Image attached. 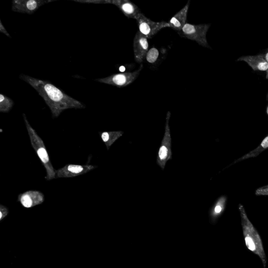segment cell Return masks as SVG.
<instances>
[{"label":"cell","mask_w":268,"mask_h":268,"mask_svg":"<svg viewBox=\"0 0 268 268\" xmlns=\"http://www.w3.org/2000/svg\"><path fill=\"white\" fill-rule=\"evenodd\" d=\"M134 57L137 63L141 64L146 58L148 51V39L138 31L134 39Z\"/></svg>","instance_id":"11"},{"label":"cell","mask_w":268,"mask_h":268,"mask_svg":"<svg viewBox=\"0 0 268 268\" xmlns=\"http://www.w3.org/2000/svg\"><path fill=\"white\" fill-rule=\"evenodd\" d=\"M239 210L246 246L250 251L260 257L264 268H266L267 258L261 236L248 219L242 204L239 205Z\"/></svg>","instance_id":"2"},{"label":"cell","mask_w":268,"mask_h":268,"mask_svg":"<svg viewBox=\"0 0 268 268\" xmlns=\"http://www.w3.org/2000/svg\"><path fill=\"white\" fill-rule=\"evenodd\" d=\"M158 57V50L155 48H153L148 50L146 58L149 63L153 64L157 61Z\"/></svg>","instance_id":"19"},{"label":"cell","mask_w":268,"mask_h":268,"mask_svg":"<svg viewBox=\"0 0 268 268\" xmlns=\"http://www.w3.org/2000/svg\"><path fill=\"white\" fill-rule=\"evenodd\" d=\"M237 60L246 62L254 71H267L268 70V62L260 55L243 56Z\"/></svg>","instance_id":"14"},{"label":"cell","mask_w":268,"mask_h":268,"mask_svg":"<svg viewBox=\"0 0 268 268\" xmlns=\"http://www.w3.org/2000/svg\"><path fill=\"white\" fill-rule=\"evenodd\" d=\"M255 193L257 195H268V185L260 187L256 191Z\"/></svg>","instance_id":"21"},{"label":"cell","mask_w":268,"mask_h":268,"mask_svg":"<svg viewBox=\"0 0 268 268\" xmlns=\"http://www.w3.org/2000/svg\"><path fill=\"white\" fill-rule=\"evenodd\" d=\"M54 0H14L12 10L17 13L32 14L42 6Z\"/></svg>","instance_id":"9"},{"label":"cell","mask_w":268,"mask_h":268,"mask_svg":"<svg viewBox=\"0 0 268 268\" xmlns=\"http://www.w3.org/2000/svg\"><path fill=\"white\" fill-rule=\"evenodd\" d=\"M44 201V195L39 191H28L18 196V201L23 207L27 209L37 206L42 204Z\"/></svg>","instance_id":"12"},{"label":"cell","mask_w":268,"mask_h":268,"mask_svg":"<svg viewBox=\"0 0 268 268\" xmlns=\"http://www.w3.org/2000/svg\"><path fill=\"white\" fill-rule=\"evenodd\" d=\"M74 1L94 4H112L117 6L130 19L136 20L141 13L139 7L129 0H74Z\"/></svg>","instance_id":"5"},{"label":"cell","mask_w":268,"mask_h":268,"mask_svg":"<svg viewBox=\"0 0 268 268\" xmlns=\"http://www.w3.org/2000/svg\"><path fill=\"white\" fill-rule=\"evenodd\" d=\"M142 68L143 65L141 64L139 68L133 72L113 74L104 78L96 79L95 81L119 88L127 87L135 81Z\"/></svg>","instance_id":"7"},{"label":"cell","mask_w":268,"mask_h":268,"mask_svg":"<svg viewBox=\"0 0 268 268\" xmlns=\"http://www.w3.org/2000/svg\"><path fill=\"white\" fill-rule=\"evenodd\" d=\"M210 26L207 24L195 25L186 23L182 30L178 33L182 38L194 41L204 47L210 48L207 39Z\"/></svg>","instance_id":"4"},{"label":"cell","mask_w":268,"mask_h":268,"mask_svg":"<svg viewBox=\"0 0 268 268\" xmlns=\"http://www.w3.org/2000/svg\"><path fill=\"white\" fill-rule=\"evenodd\" d=\"M267 148H268V135L263 140L260 146L253 151L249 152V153L236 160L234 163L236 164L237 163L242 162V160L245 159L256 157L259 155L261 154L263 151Z\"/></svg>","instance_id":"17"},{"label":"cell","mask_w":268,"mask_h":268,"mask_svg":"<svg viewBox=\"0 0 268 268\" xmlns=\"http://www.w3.org/2000/svg\"><path fill=\"white\" fill-rule=\"evenodd\" d=\"M266 78L268 79V70L266 71Z\"/></svg>","instance_id":"24"},{"label":"cell","mask_w":268,"mask_h":268,"mask_svg":"<svg viewBox=\"0 0 268 268\" xmlns=\"http://www.w3.org/2000/svg\"><path fill=\"white\" fill-rule=\"evenodd\" d=\"M20 78L31 86L43 98L49 107L53 118H58L66 110L86 108L85 104L68 95L48 81L25 75H21Z\"/></svg>","instance_id":"1"},{"label":"cell","mask_w":268,"mask_h":268,"mask_svg":"<svg viewBox=\"0 0 268 268\" xmlns=\"http://www.w3.org/2000/svg\"><path fill=\"white\" fill-rule=\"evenodd\" d=\"M260 55L268 62V50L265 51V52L261 53Z\"/></svg>","instance_id":"23"},{"label":"cell","mask_w":268,"mask_h":268,"mask_svg":"<svg viewBox=\"0 0 268 268\" xmlns=\"http://www.w3.org/2000/svg\"><path fill=\"white\" fill-rule=\"evenodd\" d=\"M123 134L122 131L104 132L100 133V136L107 149L109 150L114 142L120 138Z\"/></svg>","instance_id":"16"},{"label":"cell","mask_w":268,"mask_h":268,"mask_svg":"<svg viewBox=\"0 0 268 268\" xmlns=\"http://www.w3.org/2000/svg\"><path fill=\"white\" fill-rule=\"evenodd\" d=\"M226 202V196H222L214 204L210 211V217L212 222H216L224 212Z\"/></svg>","instance_id":"15"},{"label":"cell","mask_w":268,"mask_h":268,"mask_svg":"<svg viewBox=\"0 0 268 268\" xmlns=\"http://www.w3.org/2000/svg\"></svg>","instance_id":"26"},{"label":"cell","mask_w":268,"mask_h":268,"mask_svg":"<svg viewBox=\"0 0 268 268\" xmlns=\"http://www.w3.org/2000/svg\"><path fill=\"white\" fill-rule=\"evenodd\" d=\"M137 21L139 32L148 39H151L161 30L169 28L168 22H156L151 21L142 13L137 17Z\"/></svg>","instance_id":"8"},{"label":"cell","mask_w":268,"mask_h":268,"mask_svg":"<svg viewBox=\"0 0 268 268\" xmlns=\"http://www.w3.org/2000/svg\"><path fill=\"white\" fill-rule=\"evenodd\" d=\"M171 117V112H168L166 118V124L164 136L162 141L158 154L157 162L163 169H165L168 161L172 159V137L169 122Z\"/></svg>","instance_id":"6"},{"label":"cell","mask_w":268,"mask_h":268,"mask_svg":"<svg viewBox=\"0 0 268 268\" xmlns=\"http://www.w3.org/2000/svg\"><path fill=\"white\" fill-rule=\"evenodd\" d=\"M23 117L27 130H28L31 145L46 169V176L45 178L47 180L54 179L56 178V171L51 164L44 141L38 135L37 132L32 127L25 114H23Z\"/></svg>","instance_id":"3"},{"label":"cell","mask_w":268,"mask_h":268,"mask_svg":"<svg viewBox=\"0 0 268 268\" xmlns=\"http://www.w3.org/2000/svg\"><path fill=\"white\" fill-rule=\"evenodd\" d=\"M0 32L4 34L7 37L11 38L10 34L7 32L1 21H0Z\"/></svg>","instance_id":"22"},{"label":"cell","mask_w":268,"mask_h":268,"mask_svg":"<svg viewBox=\"0 0 268 268\" xmlns=\"http://www.w3.org/2000/svg\"><path fill=\"white\" fill-rule=\"evenodd\" d=\"M190 5V1H188L181 10L176 14L168 22L169 28L179 32H180L185 24L186 23L187 14Z\"/></svg>","instance_id":"13"},{"label":"cell","mask_w":268,"mask_h":268,"mask_svg":"<svg viewBox=\"0 0 268 268\" xmlns=\"http://www.w3.org/2000/svg\"><path fill=\"white\" fill-rule=\"evenodd\" d=\"M267 113L268 117V105L267 108Z\"/></svg>","instance_id":"25"},{"label":"cell","mask_w":268,"mask_h":268,"mask_svg":"<svg viewBox=\"0 0 268 268\" xmlns=\"http://www.w3.org/2000/svg\"><path fill=\"white\" fill-rule=\"evenodd\" d=\"M9 213L8 209L4 205H0V221L4 219Z\"/></svg>","instance_id":"20"},{"label":"cell","mask_w":268,"mask_h":268,"mask_svg":"<svg viewBox=\"0 0 268 268\" xmlns=\"http://www.w3.org/2000/svg\"><path fill=\"white\" fill-rule=\"evenodd\" d=\"M14 105V101L2 94L0 95V112L7 113L10 112Z\"/></svg>","instance_id":"18"},{"label":"cell","mask_w":268,"mask_h":268,"mask_svg":"<svg viewBox=\"0 0 268 268\" xmlns=\"http://www.w3.org/2000/svg\"><path fill=\"white\" fill-rule=\"evenodd\" d=\"M96 168L97 166L91 165L68 164L56 170V178H69L82 176Z\"/></svg>","instance_id":"10"}]
</instances>
